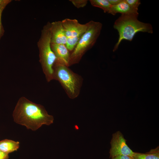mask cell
<instances>
[{
	"label": "cell",
	"mask_w": 159,
	"mask_h": 159,
	"mask_svg": "<svg viewBox=\"0 0 159 159\" xmlns=\"http://www.w3.org/2000/svg\"><path fill=\"white\" fill-rule=\"evenodd\" d=\"M14 121L35 131L43 125L53 123V117L48 114L44 107L24 97L19 99L13 113Z\"/></svg>",
	"instance_id": "1"
},
{
	"label": "cell",
	"mask_w": 159,
	"mask_h": 159,
	"mask_svg": "<svg viewBox=\"0 0 159 159\" xmlns=\"http://www.w3.org/2000/svg\"><path fill=\"white\" fill-rule=\"evenodd\" d=\"M53 70V80L59 81L69 97L73 99L77 97L83 84L82 77L57 59L54 63Z\"/></svg>",
	"instance_id": "2"
},
{
	"label": "cell",
	"mask_w": 159,
	"mask_h": 159,
	"mask_svg": "<svg viewBox=\"0 0 159 159\" xmlns=\"http://www.w3.org/2000/svg\"><path fill=\"white\" fill-rule=\"evenodd\" d=\"M138 15L121 14L115 21L113 27L117 30L119 37L113 51L118 48L121 41L125 40L131 41L136 33L139 32L152 34L153 28L149 23L140 21L138 19Z\"/></svg>",
	"instance_id": "3"
},
{
	"label": "cell",
	"mask_w": 159,
	"mask_h": 159,
	"mask_svg": "<svg viewBox=\"0 0 159 159\" xmlns=\"http://www.w3.org/2000/svg\"><path fill=\"white\" fill-rule=\"evenodd\" d=\"M50 25L49 21L44 26L37 43L39 62L48 82L53 80V67L57 59L51 47Z\"/></svg>",
	"instance_id": "4"
},
{
	"label": "cell",
	"mask_w": 159,
	"mask_h": 159,
	"mask_svg": "<svg viewBox=\"0 0 159 159\" xmlns=\"http://www.w3.org/2000/svg\"><path fill=\"white\" fill-rule=\"evenodd\" d=\"M87 28L70 54L69 67L78 63L85 54L94 45L101 32V23L90 21L87 23Z\"/></svg>",
	"instance_id": "5"
},
{
	"label": "cell",
	"mask_w": 159,
	"mask_h": 159,
	"mask_svg": "<svg viewBox=\"0 0 159 159\" xmlns=\"http://www.w3.org/2000/svg\"><path fill=\"white\" fill-rule=\"evenodd\" d=\"M110 158L119 155H127L132 158L134 152L128 146L121 132L118 131L113 133L110 142Z\"/></svg>",
	"instance_id": "6"
},
{
	"label": "cell",
	"mask_w": 159,
	"mask_h": 159,
	"mask_svg": "<svg viewBox=\"0 0 159 159\" xmlns=\"http://www.w3.org/2000/svg\"><path fill=\"white\" fill-rule=\"evenodd\" d=\"M61 21L67 39H80L87 28V23L85 24H81L75 19L66 18Z\"/></svg>",
	"instance_id": "7"
},
{
	"label": "cell",
	"mask_w": 159,
	"mask_h": 159,
	"mask_svg": "<svg viewBox=\"0 0 159 159\" xmlns=\"http://www.w3.org/2000/svg\"><path fill=\"white\" fill-rule=\"evenodd\" d=\"M51 43L65 44L67 41L61 21L51 23Z\"/></svg>",
	"instance_id": "8"
},
{
	"label": "cell",
	"mask_w": 159,
	"mask_h": 159,
	"mask_svg": "<svg viewBox=\"0 0 159 159\" xmlns=\"http://www.w3.org/2000/svg\"><path fill=\"white\" fill-rule=\"evenodd\" d=\"M51 47L57 59L62 61L69 67L70 54L66 45L51 43Z\"/></svg>",
	"instance_id": "9"
},
{
	"label": "cell",
	"mask_w": 159,
	"mask_h": 159,
	"mask_svg": "<svg viewBox=\"0 0 159 159\" xmlns=\"http://www.w3.org/2000/svg\"><path fill=\"white\" fill-rule=\"evenodd\" d=\"M117 13H120L122 14L135 15H138V11L132 8L125 1H122L119 4L111 7L109 13L113 15H115Z\"/></svg>",
	"instance_id": "10"
},
{
	"label": "cell",
	"mask_w": 159,
	"mask_h": 159,
	"mask_svg": "<svg viewBox=\"0 0 159 159\" xmlns=\"http://www.w3.org/2000/svg\"><path fill=\"white\" fill-rule=\"evenodd\" d=\"M19 147V143L18 141L5 139L0 141V150L9 154L16 151Z\"/></svg>",
	"instance_id": "11"
},
{
	"label": "cell",
	"mask_w": 159,
	"mask_h": 159,
	"mask_svg": "<svg viewBox=\"0 0 159 159\" xmlns=\"http://www.w3.org/2000/svg\"><path fill=\"white\" fill-rule=\"evenodd\" d=\"M133 159H159V147L152 149L145 153L135 152Z\"/></svg>",
	"instance_id": "12"
},
{
	"label": "cell",
	"mask_w": 159,
	"mask_h": 159,
	"mask_svg": "<svg viewBox=\"0 0 159 159\" xmlns=\"http://www.w3.org/2000/svg\"><path fill=\"white\" fill-rule=\"evenodd\" d=\"M89 1L93 6L101 9L105 13H109L112 6L108 0H90Z\"/></svg>",
	"instance_id": "13"
},
{
	"label": "cell",
	"mask_w": 159,
	"mask_h": 159,
	"mask_svg": "<svg viewBox=\"0 0 159 159\" xmlns=\"http://www.w3.org/2000/svg\"><path fill=\"white\" fill-rule=\"evenodd\" d=\"M12 1V0H6V1L0 7V40L4 32V30L1 21L2 12L6 6Z\"/></svg>",
	"instance_id": "14"
},
{
	"label": "cell",
	"mask_w": 159,
	"mask_h": 159,
	"mask_svg": "<svg viewBox=\"0 0 159 159\" xmlns=\"http://www.w3.org/2000/svg\"><path fill=\"white\" fill-rule=\"evenodd\" d=\"M69 1L77 8H83L87 4V0H70Z\"/></svg>",
	"instance_id": "15"
},
{
	"label": "cell",
	"mask_w": 159,
	"mask_h": 159,
	"mask_svg": "<svg viewBox=\"0 0 159 159\" xmlns=\"http://www.w3.org/2000/svg\"><path fill=\"white\" fill-rule=\"evenodd\" d=\"M125 1L133 9L138 11V8L141 4L139 0H125Z\"/></svg>",
	"instance_id": "16"
},
{
	"label": "cell",
	"mask_w": 159,
	"mask_h": 159,
	"mask_svg": "<svg viewBox=\"0 0 159 159\" xmlns=\"http://www.w3.org/2000/svg\"><path fill=\"white\" fill-rule=\"evenodd\" d=\"M111 158V159H133L132 157L125 155H117Z\"/></svg>",
	"instance_id": "17"
},
{
	"label": "cell",
	"mask_w": 159,
	"mask_h": 159,
	"mask_svg": "<svg viewBox=\"0 0 159 159\" xmlns=\"http://www.w3.org/2000/svg\"><path fill=\"white\" fill-rule=\"evenodd\" d=\"M8 154L0 150V159H8Z\"/></svg>",
	"instance_id": "18"
},
{
	"label": "cell",
	"mask_w": 159,
	"mask_h": 159,
	"mask_svg": "<svg viewBox=\"0 0 159 159\" xmlns=\"http://www.w3.org/2000/svg\"><path fill=\"white\" fill-rule=\"evenodd\" d=\"M122 0H108L109 2L112 6L120 4Z\"/></svg>",
	"instance_id": "19"
},
{
	"label": "cell",
	"mask_w": 159,
	"mask_h": 159,
	"mask_svg": "<svg viewBox=\"0 0 159 159\" xmlns=\"http://www.w3.org/2000/svg\"><path fill=\"white\" fill-rule=\"evenodd\" d=\"M6 0H0V7L6 1Z\"/></svg>",
	"instance_id": "20"
}]
</instances>
